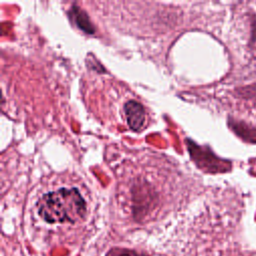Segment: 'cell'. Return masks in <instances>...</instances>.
I'll return each instance as SVG.
<instances>
[{
  "instance_id": "cell-5",
  "label": "cell",
  "mask_w": 256,
  "mask_h": 256,
  "mask_svg": "<svg viewBox=\"0 0 256 256\" xmlns=\"http://www.w3.org/2000/svg\"><path fill=\"white\" fill-rule=\"evenodd\" d=\"M71 16L73 17L75 23L77 24V26L84 32L92 34L95 31L94 26L92 25V23L90 22L87 14L82 11L81 9H79L78 7H73L70 11Z\"/></svg>"
},
{
  "instance_id": "cell-1",
  "label": "cell",
  "mask_w": 256,
  "mask_h": 256,
  "mask_svg": "<svg viewBox=\"0 0 256 256\" xmlns=\"http://www.w3.org/2000/svg\"><path fill=\"white\" fill-rule=\"evenodd\" d=\"M41 218L50 223H75L86 214V202L77 188H60L44 194L37 203Z\"/></svg>"
},
{
  "instance_id": "cell-3",
  "label": "cell",
  "mask_w": 256,
  "mask_h": 256,
  "mask_svg": "<svg viewBox=\"0 0 256 256\" xmlns=\"http://www.w3.org/2000/svg\"><path fill=\"white\" fill-rule=\"evenodd\" d=\"M124 112L126 115L128 126L132 130H139L144 125L145 110L144 107L135 100H130L124 105Z\"/></svg>"
},
{
  "instance_id": "cell-4",
  "label": "cell",
  "mask_w": 256,
  "mask_h": 256,
  "mask_svg": "<svg viewBox=\"0 0 256 256\" xmlns=\"http://www.w3.org/2000/svg\"><path fill=\"white\" fill-rule=\"evenodd\" d=\"M228 123L231 130L244 142L256 144V127L234 119H230Z\"/></svg>"
},
{
  "instance_id": "cell-6",
  "label": "cell",
  "mask_w": 256,
  "mask_h": 256,
  "mask_svg": "<svg viewBox=\"0 0 256 256\" xmlns=\"http://www.w3.org/2000/svg\"><path fill=\"white\" fill-rule=\"evenodd\" d=\"M106 256H148L144 253H139L135 250L126 249V248H112L110 249Z\"/></svg>"
},
{
  "instance_id": "cell-2",
  "label": "cell",
  "mask_w": 256,
  "mask_h": 256,
  "mask_svg": "<svg viewBox=\"0 0 256 256\" xmlns=\"http://www.w3.org/2000/svg\"><path fill=\"white\" fill-rule=\"evenodd\" d=\"M191 156L198 162V165L211 173H223L231 169V162L226 159L217 157L207 148L196 146L194 143L189 144Z\"/></svg>"
}]
</instances>
